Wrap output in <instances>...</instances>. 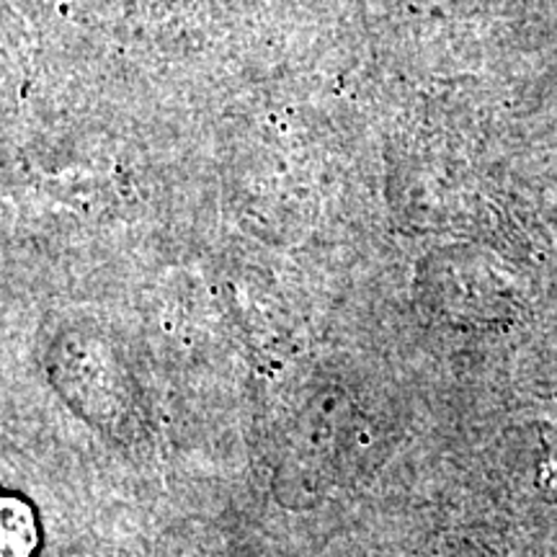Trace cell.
<instances>
[{
	"mask_svg": "<svg viewBox=\"0 0 557 557\" xmlns=\"http://www.w3.org/2000/svg\"><path fill=\"white\" fill-rule=\"evenodd\" d=\"M37 545V529L29 506L3 498V557H29Z\"/></svg>",
	"mask_w": 557,
	"mask_h": 557,
	"instance_id": "1",
	"label": "cell"
}]
</instances>
